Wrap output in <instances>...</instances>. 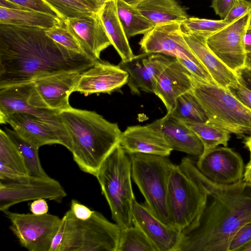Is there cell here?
Listing matches in <instances>:
<instances>
[{
    "mask_svg": "<svg viewBox=\"0 0 251 251\" xmlns=\"http://www.w3.org/2000/svg\"><path fill=\"white\" fill-rule=\"evenodd\" d=\"M45 29L0 24V89L65 72L82 73L95 61L70 51Z\"/></svg>",
    "mask_w": 251,
    "mask_h": 251,
    "instance_id": "obj_1",
    "label": "cell"
},
{
    "mask_svg": "<svg viewBox=\"0 0 251 251\" xmlns=\"http://www.w3.org/2000/svg\"><path fill=\"white\" fill-rule=\"evenodd\" d=\"M179 167L198 179L212 201L206 207L199 226L183 235L177 251H227L237 230L251 221V185L243 179L230 185L214 183L198 170L189 157H184Z\"/></svg>",
    "mask_w": 251,
    "mask_h": 251,
    "instance_id": "obj_2",
    "label": "cell"
},
{
    "mask_svg": "<svg viewBox=\"0 0 251 251\" xmlns=\"http://www.w3.org/2000/svg\"><path fill=\"white\" fill-rule=\"evenodd\" d=\"M71 139L73 159L83 172L96 176L120 144L122 131L96 112L73 108L57 112Z\"/></svg>",
    "mask_w": 251,
    "mask_h": 251,
    "instance_id": "obj_3",
    "label": "cell"
},
{
    "mask_svg": "<svg viewBox=\"0 0 251 251\" xmlns=\"http://www.w3.org/2000/svg\"><path fill=\"white\" fill-rule=\"evenodd\" d=\"M120 232L115 223L98 211L81 220L70 209L61 218L50 251H117Z\"/></svg>",
    "mask_w": 251,
    "mask_h": 251,
    "instance_id": "obj_4",
    "label": "cell"
},
{
    "mask_svg": "<svg viewBox=\"0 0 251 251\" xmlns=\"http://www.w3.org/2000/svg\"><path fill=\"white\" fill-rule=\"evenodd\" d=\"M95 177L115 223L121 229L132 226V204L135 198L129 154L119 145L104 161Z\"/></svg>",
    "mask_w": 251,
    "mask_h": 251,
    "instance_id": "obj_5",
    "label": "cell"
},
{
    "mask_svg": "<svg viewBox=\"0 0 251 251\" xmlns=\"http://www.w3.org/2000/svg\"><path fill=\"white\" fill-rule=\"evenodd\" d=\"M192 92L204 109L208 122L239 138L251 134V111L227 89L209 83L191 74Z\"/></svg>",
    "mask_w": 251,
    "mask_h": 251,
    "instance_id": "obj_6",
    "label": "cell"
},
{
    "mask_svg": "<svg viewBox=\"0 0 251 251\" xmlns=\"http://www.w3.org/2000/svg\"><path fill=\"white\" fill-rule=\"evenodd\" d=\"M208 197L198 179L174 165L168 183L167 207L172 225L183 235L199 226Z\"/></svg>",
    "mask_w": 251,
    "mask_h": 251,
    "instance_id": "obj_7",
    "label": "cell"
},
{
    "mask_svg": "<svg viewBox=\"0 0 251 251\" xmlns=\"http://www.w3.org/2000/svg\"><path fill=\"white\" fill-rule=\"evenodd\" d=\"M129 155L132 178L144 196L145 205L163 223L173 226L168 211L167 193L175 164L168 156L142 153Z\"/></svg>",
    "mask_w": 251,
    "mask_h": 251,
    "instance_id": "obj_8",
    "label": "cell"
},
{
    "mask_svg": "<svg viewBox=\"0 0 251 251\" xmlns=\"http://www.w3.org/2000/svg\"><path fill=\"white\" fill-rule=\"evenodd\" d=\"M10 229L21 246L29 251H50L61 218L50 214L35 215L4 212Z\"/></svg>",
    "mask_w": 251,
    "mask_h": 251,
    "instance_id": "obj_9",
    "label": "cell"
},
{
    "mask_svg": "<svg viewBox=\"0 0 251 251\" xmlns=\"http://www.w3.org/2000/svg\"><path fill=\"white\" fill-rule=\"evenodd\" d=\"M66 196L61 184L50 176L0 180V210L3 212L22 202L45 199L59 202Z\"/></svg>",
    "mask_w": 251,
    "mask_h": 251,
    "instance_id": "obj_10",
    "label": "cell"
},
{
    "mask_svg": "<svg viewBox=\"0 0 251 251\" xmlns=\"http://www.w3.org/2000/svg\"><path fill=\"white\" fill-rule=\"evenodd\" d=\"M80 74L65 72L30 83L28 103L33 107L56 112L70 108L69 96L74 92Z\"/></svg>",
    "mask_w": 251,
    "mask_h": 251,
    "instance_id": "obj_11",
    "label": "cell"
},
{
    "mask_svg": "<svg viewBox=\"0 0 251 251\" xmlns=\"http://www.w3.org/2000/svg\"><path fill=\"white\" fill-rule=\"evenodd\" d=\"M251 11L239 18L207 38V46L229 69L235 71L246 65L244 36L249 26Z\"/></svg>",
    "mask_w": 251,
    "mask_h": 251,
    "instance_id": "obj_12",
    "label": "cell"
},
{
    "mask_svg": "<svg viewBox=\"0 0 251 251\" xmlns=\"http://www.w3.org/2000/svg\"><path fill=\"white\" fill-rule=\"evenodd\" d=\"M195 164L203 176L217 184L230 185L243 179L242 158L227 147L218 146L203 152Z\"/></svg>",
    "mask_w": 251,
    "mask_h": 251,
    "instance_id": "obj_13",
    "label": "cell"
},
{
    "mask_svg": "<svg viewBox=\"0 0 251 251\" xmlns=\"http://www.w3.org/2000/svg\"><path fill=\"white\" fill-rule=\"evenodd\" d=\"M139 44L143 52L162 54L191 61L203 67L184 39L180 23L171 22L155 26L144 35Z\"/></svg>",
    "mask_w": 251,
    "mask_h": 251,
    "instance_id": "obj_14",
    "label": "cell"
},
{
    "mask_svg": "<svg viewBox=\"0 0 251 251\" xmlns=\"http://www.w3.org/2000/svg\"><path fill=\"white\" fill-rule=\"evenodd\" d=\"M172 57L160 53L144 52L127 61H121L119 66L129 75L127 83L130 92L153 93L157 79Z\"/></svg>",
    "mask_w": 251,
    "mask_h": 251,
    "instance_id": "obj_15",
    "label": "cell"
},
{
    "mask_svg": "<svg viewBox=\"0 0 251 251\" xmlns=\"http://www.w3.org/2000/svg\"><path fill=\"white\" fill-rule=\"evenodd\" d=\"M29 85L30 83L0 89V117L15 113L33 115L57 128L67 141L71 151L70 138L57 112L38 108L28 103Z\"/></svg>",
    "mask_w": 251,
    "mask_h": 251,
    "instance_id": "obj_16",
    "label": "cell"
},
{
    "mask_svg": "<svg viewBox=\"0 0 251 251\" xmlns=\"http://www.w3.org/2000/svg\"><path fill=\"white\" fill-rule=\"evenodd\" d=\"M129 75L118 65L100 59L80 74L74 92L87 96L92 94L110 93L127 84Z\"/></svg>",
    "mask_w": 251,
    "mask_h": 251,
    "instance_id": "obj_17",
    "label": "cell"
},
{
    "mask_svg": "<svg viewBox=\"0 0 251 251\" xmlns=\"http://www.w3.org/2000/svg\"><path fill=\"white\" fill-rule=\"evenodd\" d=\"M132 222L142 229L157 251H177L182 234L174 226L163 223L145 204L136 200L132 204Z\"/></svg>",
    "mask_w": 251,
    "mask_h": 251,
    "instance_id": "obj_18",
    "label": "cell"
},
{
    "mask_svg": "<svg viewBox=\"0 0 251 251\" xmlns=\"http://www.w3.org/2000/svg\"><path fill=\"white\" fill-rule=\"evenodd\" d=\"M0 123L9 124L14 130L38 148L57 144L70 150L67 141L57 128L33 115L12 113L0 117Z\"/></svg>",
    "mask_w": 251,
    "mask_h": 251,
    "instance_id": "obj_19",
    "label": "cell"
},
{
    "mask_svg": "<svg viewBox=\"0 0 251 251\" xmlns=\"http://www.w3.org/2000/svg\"><path fill=\"white\" fill-rule=\"evenodd\" d=\"M65 21L89 58L94 60L100 59L101 52L112 45L98 12L89 16L68 18Z\"/></svg>",
    "mask_w": 251,
    "mask_h": 251,
    "instance_id": "obj_20",
    "label": "cell"
},
{
    "mask_svg": "<svg viewBox=\"0 0 251 251\" xmlns=\"http://www.w3.org/2000/svg\"><path fill=\"white\" fill-rule=\"evenodd\" d=\"M191 73L176 58L172 57L158 76L154 91L165 105L167 112L172 113L177 98L192 91Z\"/></svg>",
    "mask_w": 251,
    "mask_h": 251,
    "instance_id": "obj_21",
    "label": "cell"
},
{
    "mask_svg": "<svg viewBox=\"0 0 251 251\" xmlns=\"http://www.w3.org/2000/svg\"><path fill=\"white\" fill-rule=\"evenodd\" d=\"M182 31L189 48L217 85L227 89L238 82L235 73L226 66L207 46V38L211 34Z\"/></svg>",
    "mask_w": 251,
    "mask_h": 251,
    "instance_id": "obj_22",
    "label": "cell"
},
{
    "mask_svg": "<svg viewBox=\"0 0 251 251\" xmlns=\"http://www.w3.org/2000/svg\"><path fill=\"white\" fill-rule=\"evenodd\" d=\"M150 125L160 132L173 151L198 157L203 153L204 147L199 137L186 125L171 113H167L164 117Z\"/></svg>",
    "mask_w": 251,
    "mask_h": 251,
    "instance_id": "obj_23",
    "label": "cell"
},
{
    "mask_svg": "<svg viewBox=\"0 0 251 251\" xmlns=\"http://www.w3.org/2000/svg\"><path fill=\"white\" fill-rule=\"evenodd\" d=\"M120 146L128 154L142 153L168 156L173 151L160 132L150 124L128 126Z\"/></svg>",
    "mask_w": 251,
    "mask_h": 251,
    "instance_id": "obj_24",
    "label": "cell"
},
{
    "mask_svg": "<svg viewBox=\"0 0 251 251\" xmlns=\"http://www.w3.org/2000/svg\"><path fill=\"white\" fill-rule=\"evenodd\" d=\"M117 0H109L100 9L98 13L114 47L122 60L133 58V54L117 10Z\"/></svg>",
    "mask_w": 251,
    "mask_h": 251,
    "instance_id": "obj_25",
    "label": "cell"
},
{
    "mask_svg": "<svg viewBox=\"0 0 251 251\" xmlns=\"http://www.w3.org/2000/svg\"><path fill=\"white\" fill-rule=\"evenodd\" d=\"M136 7L155 26L181 23L188 18L186 10L176 0H145Z\"/></svg>",
    "mask_w": 251,
    "mask_h": 251,
    "instance_id": "obj_26",
    "label": "cell"
},
{
    "mask_svg": "<svg viewBox=\"0 0 251 251\" xmlns=\"http://www.w3.org/2000/svg\"><path fill=\"white\" fill-rule=\"evenodd\" d=\"M29 176L24 158L6 131L0 129V180Z\"/></svg>",
    "mask_w": 251,
    "mask_h": 251,
    "instance_id": "obj_27",
    "label": "cell"
},
{
    "mask_svg": "<svg viewBox=\"0 0 251 251\" xmlns=\"http://www.w3.org/2000/svg\"><path fill=\"white\" fill-rule=\"evenodd\" d=\"M62 20L60 17L40 12L0 7V24L48 29Z\"/></svg>",
    "mask_w": 251,
    "mask_h": 251,
    "instance_id": "obj_28",
    "label": "cell"
},
{
    "mask_svg": "<svg viewBox=\"0 0 251 251\" xmlns=\"http://www.w3.org/2000/svg\"><path fill=\"white\" fill-rule=\"evenodd\" d=\"M116 4L119 20L128 39L139 34L144 35L155 26L136 6L123 0H117Z\"/></svg>",
    "mask_w": 251,
    "mask_h": 251,
    "instance_id": "obj_29",
    "label": "cell"
},
{
    "mask_svg": "<svg viewBox=\"0 0 251 251\" xmlns=\"http://www.w3.org/2000/svg\"><path fill=\"white\" fill-rule=\"evenodd\" d=\"M4 130L22 155L29 176L36 177L49 176L41 165L38 153L39 148L25 139L13 129L5 127Z\"/></svg>",
    "mask_w": 251,
    "mask_h": 251,
    "instance_id": "obj_30",
    "label": "cell"
},
{
    "mask_svg": "<svg viewBox=\"0 0 251 251\" xmlns=\"http://www.w3.org/2000/svg\"><path fill=\"white\" fill-rule=\"evenodd\" d=\"M171 113L183 122H208L204 109L192 91L181 95L177 98L175 108Z\"/></svg>",
    "mask_w": 251,
    "mask_h": 251,
    "instance_id": "obj_31",
    "label": "cell"
},
{
    "mask_svg": "<svg viewBox=\"0 0 251 251\" xmlns=\"http://www.w3.org/2000/svg\"><path fill=\"white\" fill-rule=\"evenodd\" d=\"M183 123L192 130L200 139L204 147L203 152L220 145L227 147L230 138V134L217 125L209 122Z\"/></svg>",
    "mask_w": 251,
    "mask_h": 251,
    "instance_id": "obj_32",
    "label": "cell"
},
{
    "mask_svg": "<svg viewBox=\"0 0 251 251\" xmlns=\"http://www.w3.org/2000/svg\"><path fill=\"white\" fill-rule=\"evenodd\" d=\"M63 20L92 15L100 8L91 0H43Z\"/></svg>",
    "mask_w": 251,
    "mask_h": 251,
    "instance_id": "obj_33",
    "label": "cell"
},
{
    "mask_svg": "<svg viewBox=\"0 0 251 251\" xmlns=\"http://www.w3.org/2000/svg\"><path fill=\"white\" fill-rule=\"evenodd\" d=\"M117 251H157L146 235L137 226L121 229Z\"/></svg>",
    "mask_w": 251,
    "mask_h": 251,
    "instance_id": "obj_34",
    "label": "cell"
},
{
    "mask_svg": "<svg viewBox=\"0 0 251 251\" xmlns=\"http://www.w3.org/2000/svg\"><path fill=\"white\" fill-rule=\"evenodd\" d=\"M45 33L67 50L85 55L79 42L68 28L65 20H62L52 27L46 29Z\"/></svg>",
    "mask_w": 251,
    "mask_h": 251,
    "instance_id": "obj_35",
    "label": "cell"
},
{
    "mask_svg": "<svg viewBox=\"0 0 251 251\" xmlns=\"http://www.w3.org/2000/svg\"><path fill=\"white\" fill-rule=\"evenodd\" d=\"M228 24L224 19L210 20L196 17H188L181 23V28L184 31L210 34L218 31Z\"/></svg>",
    "mask_w": 251,
    "mask_h": 251,
    "instance_id": "obj_36",
    "label": "cell"
},
{
    "mask_svg": "<svg viewBox=\"0 0 251 251\" xmlns=\"http://www.w3.org/2000/svg\"><path fill=\"white\" fill-rule=\"evenodd\" d=\"M251 241V221L242 226L232 237L227 251H239L245 245Z\"/></svg>",
    "mask_w": 251,
    "mask_h": 251,
    "instance_id": "obj_37",
    "label": "cell"
},
{
    "mask_svg": "<svg viewBox=\"0 0 251 251\" xmlns=\"http://www.w3.org/2000/svg\"><path fill=\"white\" fill-rule=\"evenodd\" d=\"M28 10H33L58 17L56 12L43 0H8Z\"/></svg>",
    "mask_w": 251,
    "mask_h": 251,
    "instance_id": "obj_38",
    "label": "cell"
},
{
    "mask_svg": "<svg viewBox=\"0 0 251 251\" xmlns=\"http://www.w3.org/2000/svg\"><path fill=\"white\" fill-rule=\"evenodd\" d=\"M250 11L251 0H236L224 20L230 24Z\"/></svg>",
    "mask_w": 251,
    "mask_h": 251,
    "instance_id": "obj_39",
    "label": "cell"
},
{
    "mask_svg": "<svg viewBox=\"0 0 251 251\" xmlns=\"http://www.w3.org/2000/svg\"><path fill=\"white\" fill-rule=\"evenodd\" d=\"M227 89L242 104L251 111V91L238 82L229 86Z\"/></svg>",
    "mask_w": 251,
    "mask_h": 251,
    "instance_id": "obj_40",
    "label": "cell"
},
{
    "mask_svg": "<svg viewBox=\"0 0 251 251\" xmlns=\"http://www.w3.org/2000/svg\"><path fill=\"white\" fill-rule=\"evenodd\" d=\"M236 0H213L210 7L222 19H224Z\"/></svg>",
    "mask_w": 251,
    "mask_h": 251,
    "instance_id": "obj_41",
    "label": "cell"
},
{
    "mask_svg": "<svg viewBox=\"0 0 251 251\" xmlns=\"http://www.w3.org/2000/svg\"><path fill=\"white\" fill-rule=\"evenodd\" d=\"M70 209L76 218L81 220L89 219L94 211L75 200L71 201Z\"/></svg>",
    "mask_w": 251,
    "mask_h": 251,
    "instance_id": "obj_42",
    "label": "cell"
},
{
    "mask_svg": "<svg viewBox=\"0 0 251 251\" xmlns=\"http://www.w3.org/2000/svg\"><path fill=\"white\" fill-rule=\"evenodd\" d=\"M238 82L251 91V68L245 65L235 71Z\"/></svg>",
    "mask_w": 251,
    "mask_h": 251,
    "instance_id": "obj_43",
    "label": "cell"
},
{
    "mask_svg": "<svg viewBox=\"0 0 251 251\" xmlns=\"http://www.w3.org/2000/svg\"><path fill=\"white\" fill-rule=\"evenodd\" d=\"M29 209L31 213L35 215H43L48 213L49 206L45 199L33 201L30 204Z\"/></svg>",
    "mask_w": 251,
    "mask_h": 251,
    "instance_id": "obj_44",
    "label": "cell"
},
{
    "mask_svg": "<svg viewBox=\"0 0 251 251\" xmlns=\"http://www.w3.org/2000/svg\"><path fill=\"white\" fill-rule=\"evenodd\" d=\"M244 41L246 53H251V26L250 25L245 35Z\"/></svg>",
    "mask_w": 251,
    "mask_h": 251,
    "instance_id": "obj_45",
    "label": "cell"
},
{
    "mask_svg": "<svg viewBox=\"0 0 251 251\" xmlns=\"http://www.w3.org/2000/svg\"><path fill=\"white\" fill-rule=\"evenodd\" d=\"M0 7L11 9L26 10L24 7L8 0H0Z\"/></svg>",
    "mask_w": 251,
    "mask_h": 251,
    "instance_id": "obj_46",
    "label": "cell"
},
{
    "mask_svg": "<svg viewBox=\"0 0 251 251\" xmlns=\"http://www.w3.org/2000/svg\"><path fill=\"white\" fill-rule=\"evenodd\" d=\"M243 180L247 183L251 185V164L246 165L244 171Z\"/></svg>",
    "mask_w": 251,
    "mask_h": 251,
    "instance_id": "obj_47",
    "label": "cell"
},
{
    "mask_svg": "<svg viewBox=\"0 0 251 251\" xmlns=\"http://www.w3.org/2000/svg\"><path fill=\"white\" fill-rule=\"evenodd\" d=\"M244 143L245 146L248 149L250 152V160L247 165L251 164V134L246 136L244 139Z\"/></svg>",
    "mask_w": 251,
    "mask_h": 251,
    "instance_id": "obj_48",
    "label": "cell"
},
{
    "mask_svg": "<svg viewBox=\"0 0 251 251\" xmlns=\"http://www.w3.org/2000/svg\"><path fill=\"white\" fill-rule=\"evenodd\" d=\"M93 2H94L97 6H98L100 8L106 2L109 1V0H91Z\"/></svg>",
    "mask_w": 251,
    "mask_h": 251,
    "instance_id": "obj_49",
    "label": "cell"
},
{
    "mask_svg": "<svg viewBox=\"0 0 251 251\" xmlns=\"http://www.w3.org/2000/svg\"><path fill=\"white\" fill-rule=\"evenodd\" d=\"M126 2L128 3L129 4H131L133 6H136L140 2L144 1L145 0H123Z\"/></svg>",
    "mask_w": 251,
    "mask_h": 251,
    "instance_id": "obj_50",
    "label": "cell"
},
{
    "mask_svg": "<svg viewBox=\"0 0 251 251\" xmlns=\"http://www.w3.org/2000/svg\"><path fill=\"white\" fill-rule=\"evenodd\" d=\"M239 251H251V241L243 246Z\"/></svg>",
    "mask_w": 251,
    "mask_h": 251,
    "instance_id": "obj_51",
    "label": "cell"
},
{
    "mask_svg": "<svg viewBox=\"0 0 251 251\" xmlns=\"http://www.w3.org/2000/svg\"><path fill=\"white\" fill-rule=\"evenodd\" d=\"M246 65L251 68V53L247 54Z\"/></svg>",
    "mask_w": 251,
    "mask_h": 251,
    "instance_id": "obj_52",
    "label": "cell"
},
{
    "mask_svg": "<svg viewBox=\"0 0 251 251\" xmlns=\"http://www.w3.org/2000/svg\"><path fill=\"white\" fill-rule=\"evenodd\" d=\"M250 26H251V18H250V25H249Z\"/></svg>",
    "mask_w": 251,
    "mask_h": 251,
    "instance_id": "obj_53",
    "label": "cell"
}]
</instances>
